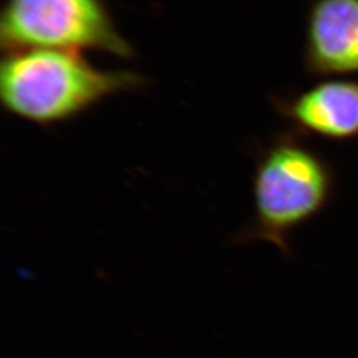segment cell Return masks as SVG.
<instances>
[{
  "mask_svg": "<svg viewBox=\"0 0 358 358\" xmlns=\"http://www.w3.org/2000/svg\"><path fill=\"white\" fill-rule=\"evenodd\" d=\"M143 85L145 78L140 75L97 68L76 51H10L0 65L4 110L41 128L69 122Z\"/></svg>",
  "mask_w": 358,
  "mask_h": 358,
  "instance_id": "1",
  "label": "cell"
},
{
  "mask_svg": "<svg viewBox=\"0 0 358 358\" xmlns=\"http://www.w3.org/2000/svg\"><path fill=\"white\" fill-rule=\"evenodd\" d=\"M317 158L294 142L279 141L259 154L252 178L254 217L235 241L285 244V236L312 217L327 196Z\"/></svg>",
  "mask_w": 358,
  "mask_h": 358,
  "instance_id": "2",
  "label": "cell"
},
{
  "mask_svg": "<svg viewBox=\"0 0 358 358\" xmlns=\"http://www.w3.org/2000/svg\"><path fill=\"white\" fill-rule=\"evenodd\" d=\"M0 40L7 52L22 50L100 51L130 57L101 0H7Z\"/></svg>",
  "mask_w": 358,
  "mask_h": 358,
  "instance_id": "3",
  "label": "cell"
},
{
  "mask_svg": "<svg viewBox=\"0 0 358 358\" xmlns=\"http://www.w3.org/2000/svg\"><path fill=\"white\" fill-rule=\"evenodd\" d=\"M308 53L332 72L358 71V0H320L310 13Z\"/></svg>",
  "mask_w": 358,
  "mask_h": 358,
  "instance_id": "4",
  "label": "cell"
},
{
  "mask_svg": "<svg viewBox=\"0 0 358 358\" xmlns=\"http://www.w3.org/2000/svg\"><path fill=\"white\" fill-rule=\"evenodd\" d=\"M288 115L309 130L332 137L358 133V85L327 83L301 94Z\"/></svg>",
  "mask_w": 358,
  "mask_h": 358,
  "instance_id": "5",
  "label": "cell"
}]
</instances>
